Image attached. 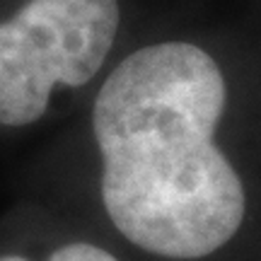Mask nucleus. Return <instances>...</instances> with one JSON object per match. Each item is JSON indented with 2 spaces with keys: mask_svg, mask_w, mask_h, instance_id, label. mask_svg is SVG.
I'll return each instance as SVG.
<instances>
[{
  "mask_svg": "<svg viewBox=\"0 0 261 261\" xmlns=\"http://www.w3.org/2000/svg\"><path fill=\"white\" fill-rule=\"evenodd\" d=\"M0 261H29L24 256H15V254H5ZM48 261H119L109 252H104L102 247H94L90 242H70L58 247L56 252L48 256Z\"/></svg>",
  "mask_w": 261,
  "mask_h": 261,
  "instance_id": "nucleus-3",
  "label": "nucleus"
},
{
  "mask_svg": "<svg viewBox=\"0 0 261 261\" xmlns=\"http://www.w3.org/2000/svg\"><path fill=\"white\" fill-rule=\"evenodd\" d=\"M116 29V0H29L0 22V123L39 121L54 85L90 83Z\"/></svg>",
  "mask_w": 261,
  "mask_h": 261,
  "instance_id": "nucleus-2",
  "label": "nucleus"
},
{
  "mask_svg": "<svg viewBox=\"0 0 261 261\" xmlns=\"http://www.w3.org/2000/svg\"><path fill=\"white\" fill-rule=\"evenodd\" d=\"M225 77L184 41L123 58L94 99L102 201L116 230L167 259H201L230 242L247 211L242 181L213 143Z\"/></svg>",
  "mask_w": 261,
  "mask_h": 261,
  "instance_id": "nucleus-1",
  "label": "nucleus"
}]
</instances>
